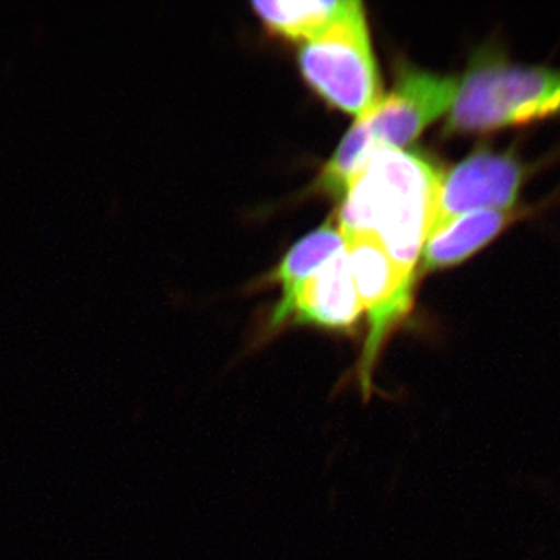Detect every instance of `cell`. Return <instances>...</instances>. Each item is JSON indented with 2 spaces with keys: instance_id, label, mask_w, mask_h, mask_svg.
Listing matches in <instances>:
<instances>
[{
  "instance_id": "6da1fadb",
  "label": "cell",
  "mask_w": 560,
  "mask_h": 560,
  "mask_svg": "<svg viewBox=\"0 0 560 560\" xmlns=\"http://www.w3.org/2000/svg\"><path fill=\"white\" fill-rule=\"evenodd\" d=\"M442 173L422 154L375 151L349 183L338 230L372 235L390 259L415 272L429 238Z\"/></svg>"
},
{
  "instance_id": "7a4b0ae2",
  "label": "cell",
  "mask_w": 560,
  "mask_h": 560,
  "mask_svg": "<svg viewBox=\"0 0 560 560\" xmlns=\"http://www.w3.org/2000/svg\"><path fill=\"white\" fill-rule=\"evenodd\" d=\"M560 117V68L518 65L500 49H481L458 80L447 135L523 127Z\"/></svg>"
},
{
  "instance_id": "3957f363",
  "label": "cell",
  "mask_w": 560,
  "mask_h": 560,
  "mask_svg": "<svg viewBox=\"0 0 560 560\" xmlns=\"http://www.w3.org/2000/svg\"><path fill=\"white\" fill-rule=\"evenodd\" d=\"M300 66L320 97L359 119L382 101L381 77L360 2L350 0L337 21L305 43Z\"/></svg>"
},
{
  "instance_id": "277c9868",
  "label": "cell",
  "mask_w": 560,
  "mask_h": 560,
  "mask_svg": "<svg viewBox=\"0 0 560 560\" xmlns=\"http://www.w3.org/2000/svg\"><path fill=\"white\" fill-rule=\"evenodd\" d=\"M350 271L361 305L366 313L368 335L357 370L363 399L374 393V374L386 341L410 315L412 276L390 259L381 242L368 234H341Z\"/></svg>"
},
{
  "instance_id": "5b68a950",
  "label": "cell",
  "mask_w": 560,
  "mask_h": 560,
  "mask_svg": "<svg viewBox=\"0 0 560 560\" xmlns=\"http://www.w3.org/2000/svg\"><path fill=\"white\" fill-rule=\"evenodd\" d=\"M539 168L540 162L525 161L514 149L474 151L442 173L429 237L466 213L521 208L523 187Z\"/></svg>"
},
{
  "instance_id": "8992f818",
  "label": "cell",
  "mask_w": 560,
  "mask_h": 560,
  "mask_svg": "<svg viewBox=\"0 0 560 560\" xmlns=\"http://www.w3.org/2000/svg\"><path fill=\"white\" fill-rule=\"evenodd\" d=\"M456 91L458 79L408 69L400 73L394 90L359 120L375 150H400L448 113Z\"/></svg>"
},
{
  "instance_id": "52a82bcc",
  "label": "cell",
  "mask_w": 560,
  "mask_h": 560,
  "mask_svg": "<svg viewBox=\"0 0 560 560\" xmlns=\"http://www.w3.org/2000/svg\"><path fill=\"white\" fill-rule=\"evenodd\" d=\"M361 313L348 254L342 248L302 283L283 327L294 323L349 334L359 324Z\"/></svg>"
},
{
  "instance_id": "ba28073f",
  "label": "cell",
  "mask_w": 560,
  "mask_h": 560,
  "mask_svg": "<svg viewBox=\"0 0 560 560\" xmlns=\"http://www.w3.org/2000/svg\"><path fill=\"white\" fill-rule=\"evenodd\" d=\"M533 210L522 206L511 210H480L452 220L427 238L422 249L423 268L436 271L463 264Z\"/></svg>"
},
{
  "instance_id": "9c48e42d",
  "label": "cell",
  "mask_w": 560,
  "mask_h": 560,
  "mask_svg": "<svg viewBox=\"0 0 560 560\" xmlns=\"http://www.w3.org/2000/svg\"><path fill=\"white\" fill-rule=\"evenodd\" d=\"M345 248V241L340 230H335L330 224L319 228L312 232L307 237L302 238L300 243L290 249V253L280 261L275 280L282 290L279 304L276 305L270 320H268V331L275 334L283 327L287 312H289L291 302L296 296L298 290L312 275H315L320 267L327 264Z\"/></svg>"
},
{
  "instance_id": "30bf717a",
  "label": "cell",
  "mask_w": 560,
  "mask_h": 560,
  "mask_svg": "<svg viewBox=\"0 0 560 560\" xmlns=\"http://www.w3.org/2000/svg\"><path fill=\"white\" fill-rule=\"evenodd\" d=\"M350 0L312 2H254L253 9L276 35L293 40H312L338 20Z\"/></svg>"
},
{
  "instance_id": "8fae6325",
  "label": "cell",
  "mask_w": 560,
  "mask_h": 560,
  "mask_svg": "<svg viewBox=\"0 0 560 560\" xmlns=\"http://www.w3.org/2000/svg\"><path fill=\"white\" fill-rule=\"evenodd\" d=\"M366 128L361 121L353 125L352 130L342 139L337 153L320 173L319 187L327 194L342 195L348 190L350 180L375 153Z\"/></svg>"
}]
</instances>
